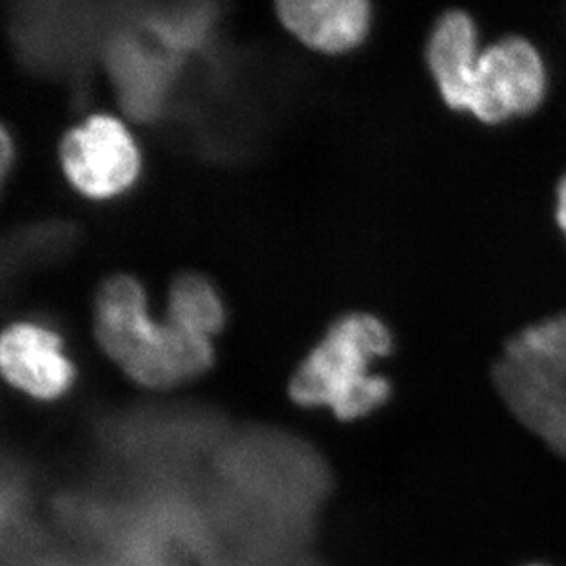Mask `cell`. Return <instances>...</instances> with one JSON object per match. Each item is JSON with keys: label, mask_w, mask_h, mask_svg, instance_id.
Instances as JSON below:
<instances>
[{"label": "cell", "mask_w": 566, "mask_h": 566, "mask_svg": "<svg viewBox=\"0 0 566 566\" xmlns=\"http://www.w3.org/2000/svg\"><path fill=\"white\" fill-rule=\"evenodd\" d=\"M108 64L130 113L147 116L158 107L166 66L156 55L147 54L136 41L119 38L108 50Z\"/></svg>", "instance_id": "9c48e42d"}, {"label": "cell", "mask_w": 566, "mask_h": 566, "mask_svg": "<svg viewBox=\"0 0 566 566\" xmlns=\"http://www.w3.org/2000/svg\"><path fill=\"white\" fill-rule=\"evenodd\" d=\"M390 347L381 321L369 314L343 317L295 370L290 398L297 406L328 407L343 422L367 417L389 400V381L369 369Z\"/></svg>", "instance_id": "7a4b0ae2"}, {"label": "cell", "mask_w": 566, "mask_h": 566, "mask_svg": "<svg viewBox=\"0 0 566 566\" xmlns=\"http://www.w3.org/2000/svg\"><path fill=\"white\" fill-rule=\"evenodd\" d=\"M60 155L72 186L92 198L118 195L138 177V149L127 128L111 116H92L72 128Z\"/></svg>", "instance_id": "277c9868"}, {"label": "cell", "mask_w": 566, "mask_h": 566, "mask_svg": "<svg viewBox=\"0 0 566 566\" xmlns=\"http://www.w3.org/2000/svg\"><path fill=\"white\" fill-rule=\"evenodd\" d=\"M545 88V66L537 50L521 38L503 39L479 57L468 111L484 124H501L534 113Z\"/></svg>", "instance_id": "3957f363"}, {"label": "cell", "mask_w": 566, "mask_h": 566, "mask_svg": "<svg viewBox=\"0 0 566 566\" xmlns=\"http://www.w3.org/2000/svg\"><path fill=\"white\" fill-rule=\"evenodd\" d=\"M96 337L128 378L150 389L197 378L213 361L209 339L150 319L144 290L125 275L105 281L97 294Z\"/></svg>", "instance_id": "6da1fadb"}, {"label": "cell", "mask_w": 566, "mask_h": 566, "mask_svg": "<svg viewBox=\"0 0 566 566\" xmlns=\"http://www.w3.org/2000/svg\"><path fill=\"white\" fill-rule=\"evenodd\" d=\"M277 11L300 41L328 54L353 49L369 28V4L364 0H283Z\"/></svg>", "instance_id": "52a82bcc"}, {"label": "cell", "mask_w": 566, "mask_h": 566, "mask_svg": "<svg viewBox=\"0 0 566 566\" xmlns=\"http://www.w3.org/2000/svg\"><path fill=\"white\" fill-rule=\"evenodd\" d=\"M504 358L566 381V314L528 326L510 339Z\"/></svg>", "instance_id": "30bf717a"}, {"label": "cell", "mask_w": 566, "mask_h": 566, "mask_svg": "<svg viewBox=\"0 0 566 566\" xmlns=\"http://www.w3.org/2000/svg\"><path fill=\"white\" fill-rule=\"evenodd\" d=\"M476 28L464 11L443 13L428 44V63L443 102L468 111L471 85L479 63Z\"/></svg>", "instance_id": "ba28073f"}, {"label": "cell", "mask_w": 566, "mask_h": 566, "mask_svg": "<svg viewBox=\"0 0 566 566\" xmlns=\"http://www.w3.org/2000/svg\"><path fill=\"white\" fill-rule=\"evenodd\" d=\"M530 566H543V565H530Z\"/></svg>", "instance_id": "4fadbf2b"}, {"label": "cell", "mask_w": 566, "mask_h": 566, "mask_svg": "<svg viewBox=\"0 0 566 566\" xmlns=\"http://www.w3.org/2000/svg\"><path fill=\"white\" fill-rule=\"evenodd\" d=\"M557 224L565 231L566 235V177L563 178L557 188Z\"/></svg>", "instance_id": "7c38bea8"}, {"label": "cell", "mask_w": 566, "mask_h": 566, "mask_svg": "<svg viewBox=\"0 0 566 566\" xmlns=\"http://www.w3.org/2000/svg\"><path fill=\"white\" fill-rule=\"evenodd\" d=\"M0 369L8 384L44 401L60 398L74 381L60 337L35 325H13L2 334Z\"/></svg>", "instance_id": "5b68a950"}, {"label": "cell", "mask_w": 566, "mask_h": 566, "mask_svg": "<svg viewBox=\"0 0 566 566\" xmlns=\"http://www.w3.org/2000/svg\"><path fill=\"white\" fill-rule=\"evenodd\" d=\"M493 381L513 417L554 453L566 457V381L503 358Z\"/></svg>", "instance_id": "8992f818"}, {"label": "cell", "mask_w": 566, "mask_h": 566, "mask_svg": "<svg viewBox=\"0 0 566 566\" xmlns=\"http://www.w3.org/2000/svg\"><path fill=\"white\" fill-rule=\"evenodd\" d=\"M167 321L189 334L209 339L222 328L224 311L219 295L206 279L186 273L172 281Z\"/></svg>", "instance_id": "8fae6325"}]
</instances>
